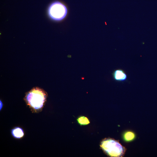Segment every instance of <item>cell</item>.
I'll return each instance as SVG.
<instances>
[{
    "mask_svg": "<svg viewBox=\"0 0 157 157\" xmlns=\"http://www.w3.org/2000/svg\"><path fill=\"white\" fill-rule=\"evenodd\" d=\"M100 146L110 156L121 157L124 153V148L118 142L112 139L104 140L101 142Z\"/></svg>",
    "mask_w": 157,
    "mask_h": 157,
    "instance_id": "1",
    "label": "cell"
},
{
    "mask_svg": "<svg viewBox=\"0 0 157 157\" xmlns=\"http://www.w3.org/2000/svg\"><path fill=\"white\" fill-rule=\"evenodd\" d=\"M26 98L30 106L35 109L38 110L43 106L46 99V95L42 90L35 88L29 92Z\"/></svg>",
    "mask_w": 157,
    "mask_h": 157,
    "instance_id": "2",
    "label": "cell"
},
{
    "mask_svg": "<svg viewBox=\"0 0 157 157\" xmlns=\"http://www.w3.org/2000/svg\"><path fill=\"white\" fill-rule=\"evenodd\" d=\"M67 12L66 7L58 1H55L51 3L48 9L49 17L56 21L63 19L66 17Z\"/></svg>",
    "mask_w": 157,
    "mask_h": 157,
    "instance_id": "3",
    "label": "cell"
},
{
    "mask_svg": "<svg viewBox=\"0 0 157 157\" xmlns=\"http://www.w3.org/2000/svg\"><path fill=\"white\" fill-rule=\"evenodd\" d=\"M112 75L114 80L117 82H123L127 80V75L125 71L121 69L114 70L112 73Z\"/></svg>",
    "mask_w": 157,
    "mask_h": 157,
    "instance_id": "4",
    "label": "cell"
},
{
    "mask_svg": "<svg viewBox=\"0 0 157 157\" xmlns=\"http://www.w3.org/2000/svg\"><path fill=\"white\" fill-rule=\"evenodd\" d=\"M11 132L13 136L16 138H20L24 135L23 130L19 127H15L11 130Z\"/></svg>",
    "mask_w": 157,
    "mask_h": 157,
    "instance_id": "5",
    "label": "cell"
},
{
    "mask_svg": "<svg viewBox=\"0 0 157 157\" xmlns=\"http://www.w3.org/2000/svg\"><path fill=\"white\" fill-rule=\"evenodd\" d=\"M135 137L134 133L132 132L129 131L125 133L124 135V140L127 141H130L133 140Z\"/></svg>",
    "mask_w": 157,
    "mask_h": 157,
    "instance_id": "6",
    "label": "cell"
},
{
    "mask_svg": "<svg viewBox=\"0 0 157 157\" xmlns=\"http://www.w3.org/2000/svg\"><path fill=\"white\" fill-rule=\"evenodd\" d=\"M77 120L78 123L81 125H86L90 123L88 119L84 116L79 117L78 118Z\"/></svg>",
    "mask_w": 157,
    "mask_h": 157,
    "instance_id": "7",
    "label": "cell"
}]
</instances>
